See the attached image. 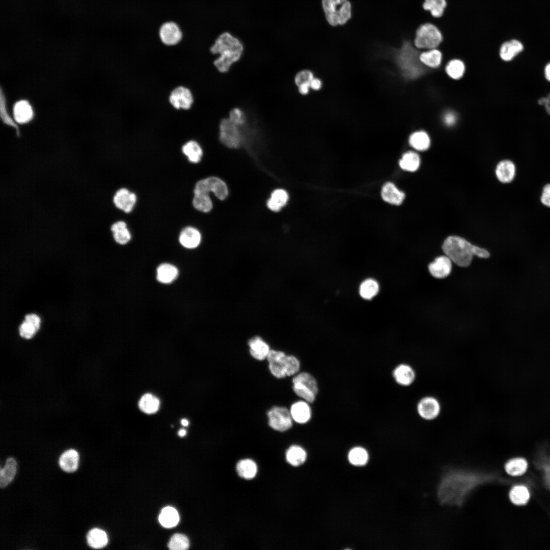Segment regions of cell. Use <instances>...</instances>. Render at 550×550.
<instances>
[{
	"mask_svg": "<svg viewBox=\"0 0 550 550\" xmlns=\"http://www.w3.org/2000/svg\"><path fill=\"white\" fill-rule=\"evenodd\" d=\"M210 51L213 54L219 55L213 61L215 68L219 72L226 73L233 64L240 60L244 46L238 38L226 32L216 38Z\"/></svg>",
	"mask_w": 550,
	"mask_h": 550,
	"instance_id": "cell-1",
	"label": "cell"
},
{
	"mask_svg": "<svg viewBox=\"0 0 550 550\" xmlns=\"http://www.w3.org/2000/svg\"><path fill=\"white\" fill-rule=\"evenodd\" d=\"M446 256L459 266L464 267L470 265L474 256L487 258L489 253L486 249L472 244L465 238L457 236L447 237L442 246Z\"/></svg>",
	"mask_w": 550,
	"mask_h": 550,
	"instance_id": "cell-2",
	"label": "cell"
},
{
	"mask_svg": "<svg viewBox=\"0 0 550 550\" xmlns=\"http://www.w3.org/2000/svg\"><path fill=\"white\" fill-rule=\"evenodd\" d=\"M266 359L270 373L278 378L296 375L300 369L298 359L282 351L270 350Z\"/></svg>",
	"mask_w": 550,
	"mask_h": 550,
	"instance_id": "cell-3",
	"label": "cell"
},
{
	"mask_svg": "<svg viewBox=\"0 0 550 550\" xmlns=\"http://www.w3.org/2000/svg\"><path fill=\"white\" fill-rule=\"evenodd\" d=\"M443 35L434 24L426 22L416 29L414 45L419 49H431L437 47L443 41Z\"/></svg>",
	"mask_w": 550,
	"mask_h": 550,
	"instance_id": "cell-4",
	"label": "cell"
},
{
	"mask_svg": "<svg viewBox=\"0 0 550 550\" xmlns=\"http://www.w3.org/2000/svg\"><path fill=\"white\" fill-rule=\"evenodd\" d=\"M322 7L328 22L336 26L346 23L351 16V7L348 0H322Z\"/></svg>",
	"mask_w": 550,
	"mask_h": 550,
	"instance_id": "cell-5",
	"label": "cell"
},
{
	"mask_svg": "<svg viewBox=\"0 0 550 550\" xmlns=\"http://www.w3.org/2000/svg\"><path fill=\"white\" fill-rule=\"evenodd\" d=\"M292 384L296 395L308 403L315 401L318 388L316 379L311 374L306 372L296 374L292 379Z\"/></svg>",
	"mask_w": 550,
	"mask_h": 550,
	"instance_id": "cell-6",
	"label": "cell"
},
{
	"mask_svg": "<svg viewBox=\"0 0 550 550\" xmlns=\"http://www.w3.org/2000/svg\"><path fill=\"white\" fill-rule=\"evenodd\" d=\"M418 53L408 41H404L396 51V57L403 73L409 77H415L420 72L417 61Z\"/></svg>",
	"mask_w": 550,
	"mask_h": 550,
	"instance_id": "cell-7",
	"label": "cell"
},
{
	"mask_svg": "<svg viewBox=\"0 0 550 550\" xmlns=\"http://www.w3.org/2000/svg\"><path fill=\"white\" fill-rule=\"evenodd\" d=\"M219 139L225 146L236 149L242 142L240 127L233 123L229 118L222 119L219 124Z\"/></svg>",
	"mask_w": 550,
	"mask_h": 550,
	"instance_id": "cell-8",
	"label": "cell"
},
{
	"mask_svg": "<svg viewBox=\"0 0 550 550\" xmlns=\"http://www.w3.org/2000/svg\"><path fill=\"white\" fill-rule=\"evenodd\" d=\"M267 416L269 426L276 431H285L292 426L290 410L285 407L273 406L267 411Z\"/></svg>",
	"mask_w": 550,
	"mask_h": 550,
	"instance_id": "cell-9",
	"label": "cell"
},
{
	"mask_svg": "<svg viewBox=\"0 0 550 550\" xmlns=\"http://www.w3.org/2000/svg\"><path fill=\"white\" fill-rule=\"evenodd\" d=\"M212 192L219 200H225L228 196V190L226 183L216 177H209L198 181L195 186L194 193L209 194Z\"/></svg>",
	"mask_w": 550,
	"mask_h": 550,
	"instance_id": "cell-10",
	"label": "cell"
},
{
	"mask_svg": "<svg viewBox=\"0 0 550 550\" xmlns=\"http://www.w3.org/2000/svg\"><path fill=\"white\" fill-rule=\"evenodd\" d=\"M161 41L165 45L177 44L182 38V32L179 26L174 21H167L161 24L159 30Z\"/></svg>",
	"mask_w": 550,
	"mask_h": 550,
	"instance_id": "cell-11",
	"label": "cell"
},
{
	"mask_svg": "<svg viewBox=\"0 0 550 550\" xmlns=\"http://www.w3.org/2000/svg\"><path fill=\"white\" fill-rule=\"evenodd\" d=\"M419 415L426 420L435 419L439 414L441 405L434 397L426 396L421 399L417 405Z\"/></svg>",
	"mask_w": 550,
	"mask_h": 550,
	"instance_id": "cell-12",
	"label": "cell"
},
{
	"mask_svg": "<svg viewBox=\"0 0 550 550\" xmlns=\"http://www.w3.org/2000/svg\"><path fill=\"white\" fill-rule=\"evenodd\" d=\"M169 101L176 109H188L191 107L194 99L191 92L188 88L179 86L172 91L169 96Z\"/></svg>",
	"mask_w": 550,
	"mask_h": 550,
	"instance_id": "cell-13",
	"label": "cell"
},
{
	"mask_svg": "<svg viewBox=\"0 0 550 550\" xmlns=\"http://www.w3.org/2000/svg\"><path fill=\"white\" fill-rule=\"evenodd\" d=\"M113 202L115 207L125 212H131L136 202V196L126 188L119 189L115 193Z\"/></svg>",
	"mask_w": 550,
	"mask_h": 550,
	"instance_id": "cell-14",
	"label": "cell"
},
{
	"mask_svg": "<svg viewBox=\"0 0 550 550\" xmlns=\"http://www.w3.org/2000/svg\"><path fill=\"white\" fill-rule=\"evenodd\" d=\"M516 174V165L511 160H502L496 167V176L498 181L502 183L507 184L512 182L515 179Z\"/></svg>",
	"mask_w": 550,
	"mask_h": 550,
	"instance_id": "cell-15",
	"label": "cell"
},
{
	"mask_svg": "<svg viewBox=\"0 0 550 550\" xmlns=\"http://www.w3.org/2000/svg\"><path fill=\"white\" fill-rule=\"evenodd\" d=\"M452 261L446 255L439 256L428 265L430 274L437 279L447 277L452 270Z\"/></svg>",
	"mask_w": 550,
	"mask_h": 550,
	"instance_id": "cell-16",
	"label": "cell"
},
{
	"mask_svg": "<svg viewBox=\"0 0 550 550\" xmlns=\"http://www.w3.org/2000/svg\"><path fill=\"white\" fill-rule=\"evenodd\" d=\"M14 119L18 124H24L31 121L34 116L33 107L25 99L16 101L13 106Z\"/></svg>",
	"mask_w": 550,
	"mask_h": 550,
	"instance_id": "cell-17",
	"label": "cell"
},
{
	"mask_svg": "<svg viewBox=\"0 0 550 550\" xmlns=\"http://www.w3.org/2000/svg\"><path fill=\"white\" fill-rule=\"evenodd\" d=\"M382 199L390 204L399 206L402 204L405 198V193L391 182L385 183L381 190Z\"/></svg>",
	"mask_w": 550,
	"mask_h": 550,
	"instance_id": "cell-18",
	"label": "cell"
},
{
	"mask_svg": "<svg viewBox=\"0 0 550 550\" xmlns=\"http://www.w3.org/2000/svg\"><path fill=\"white\" fill-rule=\"evenodd\" d=\"M40 318L37 314L26 315L19 327V335L26 339L33 338L40 328Z\"/></svg>",
	"mask_w": 550,
	"mask_h": 550,
	"instance_id": "cell-19",
	"label": "cell"
},
{
	"mask_svg": "<svg viewBox=\"0 0 550 550\" xmlns=\"http://www.w3.org/2000/svg\"><path fill=\"white\" fill-rule=\"evenodd\" d=\"M290 412L292 419L297 423L305 424L311 417V409L309 403L300 400L292 404Z\"/></svg>",
	"mask_w": 550,
	"mask_h": 550,
	"instance_id": "cell-20",
	"label": "cell"
},
{
	"mask_svg": "<svg viewBox=\"0 0 550 550\" xmlns=\"http://www.w3.org/2000/svg\"><path fill=\"white\" fill-rule=\"evenodd\" d=\"M179 240L180 243L186 249H195L198 247L201 241L200 231L195 228L186 227L180 232Z\"/></svg>",
	"mask_w": 550,
	"mask_h": 550,
	"instance_id": "cell-21",
	"label": "cell"
},
{
	"mask_svg": "<svg viewBox=\"0 0 550 550\" xmlns=\"http://www.w3.org/2000/svg\"><path fill=\"white\" fill-rule=\"evenodd\" d=\"M250 353L256 360L263 361L267 358L270 350L268 344L260 337L255 336L249 340Z\"/></svg>",
	"mask_w": 550,
	"mask_h": 550,
	"instance_id": "cell-22",
	"label": "cell"
},
{
	"mask_svg": "<svg viewBox=\"0 0 550 550\" xmlns=\"http://www.w3.org/2000/svg\"><path fill=\"white\" fill-rule=\"evenodd\" d=\"M395 381L401 386H408L415 379L416 374L413 369L406 364H400L393 371Z\"/></svg>",
	"mask_w": 550,
	"mask_h": 550,
	"instance_id": "cell-23",
	"label": "cell"
},
{
	"mask_svg": "<svg viewBox=\"0 0 550 550\" xmlns=\"http://www.w3.org/2000/svg\"><path fill=\"white\" fill-rule=\"evenodd\" d=\"M522 44L517 40H511L503 43L499 50L501 59L504 61H510L522 51Z\"/></svg>",
	"mask_w": 550,
	"mask_h": 550,
	"instance_id": "cell-24",
	"label": "cell"
},
{
	"mask_svg": "<svg viewBox=\"0 0 550 550\" xmlns=\"http://www.w3.org/2000/svg\"><path fill=\"white\" fill-rule=\"evenodd\" d=\"M79 455L74 449H69L63 452L61 455L59 463L61 468L67 473L75 471L78 467Z\"/></svg>",
	"mask_w": 550,
	"mask_h": 550,
	"instance_id": "cell-25",
	"label": "cell"
},
{
	"mask_svg": "<svg viewBox=\"0 0 550 550\" xmlns=\"http://www.w3.org/2000/svg\"><path fill=\"white\" fill-rule=\"evenodd\" d=\"M421 164V159L416 152L409 151L403 153L399 161L400 168L403 171L409 172L417 171Z\"/></svg>",
	"mask_w": 550,
	"mask_h": 550,
	"instance_id": "cell-26",
	"label": "cell"
},
{
	"mask_svg": "<svg viewBox=\"0 0 550 550\" xmlns=\"http://www.w3.org/2000/svg\"><path fill=\"white\" fill-rule=\"evenodd\" d=\"M111 231L114 240L119 244H125L131 239V236L126 224L122 221L113 223L111 226Z\"/></svg>",
	"mask_w": 550,
	"mask_h": 550,
	"instance_id": "cell-27",
	"label": "cell"
},
{
	"mask_svg": "<svg viewBox=\"0 0 550 550\" xmlns=\"http://www.w3.org/2000/svg\"><path fill=\"white\" fill-rule=\"evenodd\" d=\"M178 275L176 266L169 263L160 264L156 270V279L162 284H170L173 282Z\"/></svg>",
	"mask_w": 550,
	"mask_h": 550,
	"instance_id": "cell-28",
	"label": "cell"
},
{
	"mask_svg": "<svg viewBox=\"0 0 550 550\" xmlns=\"http://www.w3.org/2000/svg\"><path fill=\"white\" fill-rule=\"evenodd\" d=\"M410 147L418 151L427 150L430 146V139L424 131H417L411 133L408 139Z\"/></svg>",
	"mask_w": 550,
	"mask_h": 550,
	"instance_id": "cell-29",
	"label": "cell"
},
{
	"mask_svg": "<svg viewBox=\"0 0 550 550\" xmlns=\"http://www.w3.org/2000/svg\"><path fill=\"white\" fill-rule=\"evenodd\" d=\"M16 462L13 458L10 457L7 459L4 467L0 469L1 488L5 487L12 482L16 475Z\"/></svg>",
	"mask_w": 550,
	"mask_h": 550,
	"instance_id": "cell-30",
	"label": "cell"
},
{
	"mask_svg": "<svg viewBox=\"0 0 550 550\" xmlns=\"http://www.w3.org/2000/svg\"><path fill=\"white\" fill-rule=\"evenodd\" d=\"M288 195L282 189H277L272 191L271 197L267 202L268 208L274 212L279 211L287 203Z\"/></svg>",
	"mask_w": 550,
	"mask_h": 550,
	"instance_id": "cell-31",
	"label": "cell"
},
{
	"mask_svg": "<svg viewBox=\"0 0 550 550\" xmlns=\"http://www.w3.org/2000/svg\"><path fill=\"white\" fill-rule=\"evenodd\" d=\"M89 545L93 548H101L105 546L108 542L106 533L102 530L94 528L89 531L87 535Z\"/></svg>",
	"mask_w": 550,
	"mask_h": 550,
	"instance_id": "cell-32",
	"label": "cell"
},
{
	"mask_svg": "<svg viewBox=\"0 0 550 550\" xmlns=\"http://www.w3.org/2000/svg\"><path fill=\"white\" fill-rule=\"evenodd\" d=\"M158 520L163 527L170 528L176 526L179 521L177 511L173 507L168 506L163 508L159 515Z\"/></svg>",
	"mask_w": 550,
	"mask_h": 550,
	"instance_id": "cell-33",
	"label": "cell"
},
{
	"mask_svg": "<svg viewBox=\"0 0 550 550\" xmlns=\"http://www.w3.org/2000/svg\"><path fill=\"white\" fill-rule=\"evenodd\" d=\"M183 153L188 160L193 163H198L203 155V150L199 144L191 140L186 142L182 147Z\"/></svg>",
	"mask_w": 550,
	"mask_h": 550,
	"instance_id": "cell-34",
	"label": "cell"
},
{
	"mask_svg": "<svg viewBox=\"0 0 550 550\" xmlns=\"http://www.w3.org/2000/svg\"><path fill=\"white\" fill-rule=\"evenodd\" d=\"M160 401L158 398L150 393L143 395L139 402L140 409L147 414H153L159 409Z\"/></svg>",
	"mask_w": 550,
	"mask_h": 550,
	"instance_id": "cell-35",
	"label": "cell"
},
{
	"mask_svg": "<svg viewBox=\"0 0 550 550\" xmlns=\"http://www.w3.org/2000/svg\"><path fill=\"white\" fill-rule=\"evenodd\" d=\"M236 470L240 477L246 480H250L256 475L257 466L253 460L244 459L238 462Z\"/></svg>",
	"mask_w": 550,
	"mask_h": 550,
	"instance_id": "cell-36",
	"label": "cell"
},
{
	"mask_svg": "<svg viewBox=\"0 0 550 550\" xmlns=\"http://www.w3.org/2000/svg\"><path fill=\"white\" fill-rule=\"evenodd\" d=\"M442 53L436 48L427 50L419 55L420 62L431 68L438 67L442 62Z\"/></svg>",
	"mask_w": 550,
	"mask_h": 550,
	"instance_id": "cell-37",
	"label": "cell"
},
{
	"mask_svg": "<svg viewBox=\"0 0 550 550\" xmlns=\"http://www.w3.org/2000/svg\"><path fill=\"white\" fill-rule=\"evenodd\" d=\"M287 461L291 465L299 466L306 460L307 453L305 450L297 445H293L289 448L286 453Z\"/></svg>",
	"mask_w": 550,
	"mask_h": 550,
	"instance_id": "cell-38",
	"label": "cell"
},
{
	"mask_svg": "<svg viewBox=\"0 0 550 550\" xmlns=\"http://www.w3.org/2000/svg\"><path fill=\"white\" fill-rule=\"evenodd\" d=\"M0 116L3 123L14 128L16 130L17 135L20 136V133L18 125L8 112L6 98L2 87L0 89Z\"/></svg>",
	"mask_w": 550,
	"mask_h": 550,
	"instance_id": "cell-39",
	"label": "cell"
},
{
	"mask_svg": "<svg viewBox=\"0 0 550 550\" xmlns=\"http://www.w3.org/2000/svg\"><path fill=\"white\" fill-rule=\"evenodd\" d=\"M447 6L446 0H424L422 7L425 11H428L435 18L441 17Z\"/></svg>",
	"mask_w": 550,
	"mask_h": 550,
	"instance_id": "cell-40",
	"label": "cell"
},
{
	"mask_svg": "<svg viewBox=\"0 0 550 550\" xmlns=\"http://www.w3.org/2000/svg\"><path fill=\"white\" fill-rule=\"evenodd\" d=\"M193 205L197 210L208 212L212 208V202L209 194L203 193H194Z\"/></svg>",
	"mask_w": 550,
	"mask_h": 550,
	"instance_id": "cell-41",
	"label": "cell"
},
{
	"mask_svg": "<svg viewBox=\"0 0 550 550\" xmlns=\"http://www.w3.org/2000/svg\"><path fill=\"white\" fill-rule=\"evenodd\" d=\"M509 497L513 503L521 505L525 504L528 501L530 494L526 487L523 485H517L511 489Z\"/></svg>",
	"mask_w": 550,
	"mask_h": 550,
	"instance_id": "cell-42",
	"label": "cell"
},
{
	"mask_svg": "<svg viewBox=\"0 0 550 550\" xmlns=\"http://www.w3.org/2000/svg\"><path fill=\"white\" fill-rule=\"evenodd\" d=\"M379 285L374 280L368 279L364 281L360 287V294L361 297L366 299H370L378 292Z\"/></svg>",
	"mask_w": 550,
	"mask_h": 550,
	"instance_id": "cell-43",
	"label": "cell"
},
{
	"mask_svg": "<svg viewBox=\"0 0 550 550\" xmlns=\"http://www.w3.org/2000/svg\"><path fill=\"white\" fill-rule=\"evenodd\" d=\"M445 70L450 77L454 79H459L464 73L465 65L460 60L453 59L448 63Z\"/></svg>",
	"mask_w": 550,
	"mask_h": 550,
	"instance_id": "cell-44",
	"label": "cell"
},
{
	"mask_svg": "<svg viewBox=\"0 0 550 550\" xmlns=\"http://www.w3.org/2000/svg\"><path fill=\"white\" fill-rule=\"evenodd\" d=\"M527 467L526 460L518 458L509 460L505 465V470L511 476H519L526 472Z\"/></svg>",
	"mask_w": 550,
	"mask_h": 550,
	"instance_id": "cell-45",
	"label": "cell"
},
{
	"mask_svg": "<svg viewBox=\"0 0 550 550\" xmlns=\"http://www.w3.org/2000/svg\"><path fill=\"white\" fill-rule=\"evenodd\" d=\"M348 460L354 465H364L368 460L367 451L362 447L353 448L348 453Z\"/></svg>",
	"mask_w": 550,
	"mask_h": 550,
	"instance_id": "cell-46",
	"label": "cell"
},
{
	"mask_svg": "<svg viewBox=\"0 0 550 550\" xmlns=\"http://www.w3.org/2000/svg\"><path fill=\"white\" fill-rule=\"evenodd\" d=\"M189 546L187 537L181 534H175L171 538L168 547L171 550H185Z\"/></svg>",
	"mask_w": 550,
	"mask_h": 550,
	"instance_id": "cell-47",
	"label": "cell"
},
{
	"mask_svg": "<svg viewBox=\"0 0 550 550\" xmlns=\"http://www.w3.org/2000/svg\"><path fill=\"white\" fill-rule=\"evenodd\" d=\"M228 117L233 123L240 127L243 126L246 121L244 111L237 107H233L229 112Z\"/></svg>",
	"mask_w": 550,
	"mask_h": 550,
	"instance_id": "cell-48",
	"label": "cell"
},
{
	"mask_svg": "<svg viewBox=\"0 0 550 550\" xmlns=\"http://www.w3.org/2000/svg\"><path fill=\"white\" fill-rule=\"evenodd\" d=\"M314 77V74L311 70L303 69L296 73L294 77V82L298 87L304 82H310Z\"/></svg>",
	"mask_w": 550,
	"mask_h": 550,
	"instance_id": "cell-49",
	"label": "cell"
},
{
	"mask_svg": "<svg viewBox=\"0 0 550 550\" xmlns=\"http://www.w3.org/2000/svg\"><path fill=\"white\" fill-rule=\"evenodd\" d=\"M540 201L543 206L550 208V183L543 186L540 197Z\"/></svg>",
	"mask_w": 550,
	"mask_h": 550,
	"instance_id": "cell-50",
	"label": "cell"
},
{
	"mask_svg": "<svg viewBox=\"0 0 550 550\" xmlns=\"http://www.w3.org/2000/svg\"><path fill=\"white\" fill-rule=\"evenodd\" d=\"M444 121L447 126H452L455 123L456 116L452 112H447L444 116Z\"/></svg>",
	"mask_w": 550,
	"mask_h": 550,
	"instance_id": "cell-51",
	"label": "cell"
},
{
	"mask_svg": "<svg viewBox=\"0 0 550 550\" xmlns=\"http://www.w3.org/2000/svg\"><path fill=\"white\" fill-rule=\"evenodd\" d=\"M538 103L544 107L547 113L550 115V93L546 97L539 99Z\"/></svg>",
	"mask_w": 550,
	"mask_h": 550,
	"instance_id": "cell-52",
	"label": "cell"
},
{
	"mask_svg": "<svg viewBox=\"0 0 550 550\" xmlns=\"http://www.w3.org/2000/svg\"><path fill=\"white\" fill-rule=\"evenodd\" d=\"M310 82H304L297 87L298 92L300 94L306 95L309 93L311 89Z\"/></svg>",
	"mask_w": 550,
	"mask_h": 550,
	"instance_id": "cell-53",
	"label": "cell"
},
{
	"mask_svg": "<svg viewBox=\"0 0 550 550\" xmlns=\"http://www.w3.org/2000/svg\"><path fill=\"white\" fill-rule=\"evenodd\" d=\"M322 87L321 80L316 77H314L310 82V88L313 90H320Z\"/></svg>",
	"mask_w": 550,
	"mask_h": 550,
	"instance_id": "cell-54",
	"label": "cell"
},
{
	"mask_svg": "<svg viewBox=\"0 0 550 550\" xmlns=\"http://www.w3.org/2000/svg\"><path fill=\"white\" fill-rule=\"evenodd\" d=\"M544 73L545 78L550 82V62L545 66Z\"/></svg>",
	"mask_w": 550,
	"mask_h": 550,
	"instance_id": "cell-55",
	"label": "cell"
},
{
	"mask_svg": "<svg viewBox=\"0 0 550 550\" xmlns=\"http://www.w3.org/2000/svg\"><path fill=\"white\" fill-rule=\"evenodd\" d=\"M186 433V430L185 429H181L178 431V435L181 437L185 436Z\"/></svg>",
	"mask_w": 550,
	"mask_h": 550,
	"instance_id": "cell-56",
	"label": "cell"
},
{
	"mask_svg": "<svg viewBox=\"0 0 550 550\" xmlns=\"http://www.w3.org/2000/svg\"><path fill=\"white\" fill-rule=\"evenodd\" d=\"M181 423L183 426H187L188 425L189 422L187 419H183L181 421Z\"/></svg>",
	"mask_w": 550,
	"mask_h": 550,
	"instance_id": "cell-57",
	"label": "cell"
}]
</instances>
